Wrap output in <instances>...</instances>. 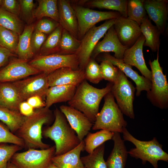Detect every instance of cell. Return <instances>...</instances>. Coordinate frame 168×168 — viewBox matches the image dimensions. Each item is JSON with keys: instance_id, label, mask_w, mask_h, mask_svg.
<instances>
[{"instance_id": "cell-46", "label": "cell", "mask_w": 168, "mask_h": 168, "mask_svg": "<svg viewBox=\"0 0 168 168\" xmlns=\"http://www.w3.org/2000/svg\"><path fill=\"white\" fill-rule=\"evenodd\" d=\"M14 55L10 50L0 46V68L8 62L10 57Z\"/></svg>"}, {"instance_id": "cell-2", "label": "cell", "mask_w": 168, "mask_h": 168, "mask_svg": "<svg viewBox=\"0 0 168 168\" xmlns=\"http://www.w3.org/2000/svg\"><path fill=\"white\" fill-rule=\"evenodd\" d=\"M113 84L110 82L105 87L99 89L91 85L85 80L77 87L68 105L83 113L93 124L99 112L101 101L111 91Z\"/></svg>"}, {"instance_id": "cell-22", "label": "cell", "mask_w": 168, "mask_h": 168, "mask_svg": "<svg viewBox=\"0 0 168 168\" xmlns=\"http://www.w3.org/2000/svg\"><path fill=\"white\" fill-rule=\"evenodd\" d=\"M112 139L114 145L106 163L107 168H125L128 152L120 133H114Z\"/></svg>"}, {"instance_id": "cell-20", "label": "cell", "mask_w": 168, "mask_h": 168, "mask_svg": "<svg viewBox=\"0 0 168 168\" xmlns=\"http://www.w3.org/2000/svg\"><path fill=\"white\" fill-rule=\"evenodd\" d=\"M167 0H143L144 6L148 17L163 34L168 19Z\"/></svg>"}, {"instance_id": "cell-41", "label": "cell", "mask_w": 168, "mask_h": 168, "mask_svg": "<svg viewBox=\"0 0 168 168\" xmlns=\"http://www.w3.org/2000/svg\"><path fill=\"white\" fill-rule=\"evenodd\" d=\"M13 144L24 148V143L22 139L12 133L7 127L0 123V143Z\"/></svg>"}, {"instance_id": "cell-47", "label": "cell", "mask_w": 168, "mask_h": 168, "mask_svg": "<svg viewBox=\"0 0 168 168\" xmlns=\"http://www.w3.org/2000/svg\"><path fill=\"white\" fill-rule=\"evenodd\" d=\"M26 101L34 109H40L45 107V103L42 100V97L35 96L28 98Z\"/></svg>"}, {"instance_id": "cell-26", "label": "cell", "mask_w": 168, "mask_h": 168, "mask_svg": "<svg viewBox=\"0 0 168 168\" xmlns=\"http://www.w3.org/2000/svg\"><path fill=\"white\" fill-rule=\"evenodd\" d=\"M140 27L145 38L144 46L148 47L153 52L156 51L159 49L160 44L161 33L160 30L152 23L147 16L143 20Z\"/></svg>"}, {"instance_id": "cell-11", "label": "cell", "mask_w": 168, "mask_h": 168, "mask_svg": "<svg viewBox=\"0 0 168 168\" xmlns=\"http://www.w3.org/2000/svg\"><path fill=\"white\" fill-rule=\"evenodd\" d=\"M29 63L47 75L56 70L63 67L79 69V63L76 54L63 55L54 54L39 55L32 59Z\"/></svg>"}, {"instance_id": "cell-4", "label": "cell", "mask_w": 168, "mask_h": 168, "mask_svg": "<svg viewBox=\"0 0 168 168\" xmlns=\"http://www.w3.org/2000/svg\"><path fill=\"white\" fill-rule=\"evenodd\" d=\"M122 133L123 140L132 142L135 146L128 152V154L136 159H141L143 164L147 161L154 168H158L159 161L168 162V154L163 151L162 145L156 137L149 141H141L134 137L126 128L124 129Z\"/></svg>"}, {"instance_id": "cell-27", "label": "cell", "mask_w": 168, "mask_h": 168, "mask_svg": "<svg viewBox=\"0 0 168 168\" xmlns=\"http://www.w3.org/2000/svg\"><path fill=\"white\" fill-rule=\"evenodd\" d=\"M35 27L34 24L25 26L22 33L19 35L16 54L20 59L27 61L34 55L31 48V38Z\"/></svg>"}, {"instance_id": "cell-50", "label": "cell", "mask_w": 168, "mask_h": 168, "mask_svg": "<svg viewBox=\"0 0 168 168\" xmlns=\"http://www.w3.org/2000/svg\"><path fill=\"white\" fill-rule=\"evenodd\" d=\"M48 168H58L57 166L52 162L49 166Z\"/></svg>"}, {"instance_id": "cell-34", "label": "cell", "mask_w": 168, "mask_h": 168, "mask_svg": "<svg viewBox=\"0 0 168 168\" xmlns=\"http://www.w3.org/2000/svg\"><path fill=\"white\" fill-rule=\"evenodd\" d=\"M0 26L14 31L19 35L24 27L23 22L18 17L0 8Z\"/></svg>"}, {"instance_id": "cell-30", "label": "cell", "mask_w": 168, "mask_h": 168, "mask_svg": "<svg viewBox=\"0 0 168 168\" xmlns=\"http://www.w3.org/2000/svg\"><path fill=\"white\" fill-rule=\"evenodd\" d=\"M25 116L19 111L0 106V120L5 124L10 131L16 133L22 125Z\"/></svg>"}, {"instance_id": "cell-31", "label": "cell", "mask_w": 168, "mask_h": 168, "mask_svg": "<svg viewBox=\"0 0 168 168\" xmlns=\"http://www.w3.org/2000/svg\"><path fill=\"white\" fill-rule=\"evenodd\" d=\"M114 133L105 130H101L93 133L89 132L83 140L84 150L88 154L91 153L106 141L111 139Z\"/></svg>"}, {"instance_id": "cell-44", "label": "cell", "mask_w": 168, "mask_h": 168, "mask_svg": "<svg viewBox=\"0 0 168 168\" xmlns=\"http://www.w3.org/2000/svg\"><path fill=\"white\" fill-rule=\"evenodd\" d=\"M20 5V13L25 20H29L33 18L35 4L33 0H19Z\"/></svg>"}, {"instance_id": "cell-33", "label": "cell", "mask_w": 168, "mask_h": 168, "mask_svg": "<svg viewBox=\"0 0 168 168\" xmlns=\"http://www.w3.org/2000/svg\"><path fill=\"white\" fill-rule=\"evenodd\" d=\"M63 28L59 25L46 38L40 50V55L58 54Z\"/></svg>"}, {"instance_id": "cell-29", "label": "cell", "mask_w": 168, "mask_h": 168, "mask_svg": "<svg viewBox=\"0 0 168 168\" xmlns=\"http://www.w3.org/2000/svg\"><path fill=\"white\" fill-rule=\"evenodd\" d=\"M127 0H85L83 5L89 7L112 10L127 17Z\"/></svg>"}, {"instance_id": "cell-28", "label": "cell", "mask_w": 168, "mask_h": 168, "mask_svg": "<svg viewBox=\"0 0 168 168\" xmlns=\"http://www.w3.org/2000/svg\"><path fill=\"white\" fill-rule=\"evenodd\" d=\"M38 6L34 10L33 18L41 19L48 17L58 22L59 14L57 0H38Z\"/></svg>"}, {"instance_id": "cell-48", "label": "cell", "mask_w": 168, "mask_h": 168, "mask_svg": "<svg viewBox=\"0 0 168 168\" xmlns=\"http://www.w3.org/2000/svg\"><path fill=\"white\" fill-rule=\"evenodd\" d=\"M19 111L21 114L25 116H28L32 115L34 111V108L26 101H23L20 104Z\"/></svg>"}, {"instance_id": "cell-19", "label": "cell", "mask_w": 168, "mask_h": 168, "mask_svg": "<svg viewBox=\"0 0 168 168\" xmlns=\"http://www.w3.org/2000/svg\"><path fill=\"white\" fill-rule=\"evenodd\" d=\"M49 86L63 85L78 86L85 80L84 70L74 69L63 67L56 70L47 75Z\"/></svg>"}, {"instance_id": "cell-10", "label": "cell", "mask_w": 168, "mask_h": 168, "mask_svg": "<svg viewBox=\"0 0 168 168\" xmlns=\"http://www.w3.org/2000/svg\"><path fill=\"white\" fill-rule=\"evenodd\" d=\"M72 6L77 17L78 39L81 40L86 33L97 23L103 21L116 19L121 16L115 11H100L85 7L82 5Z\"/></svg>"}, {"instance_id": "cell-18", "label": "cell", "mask_w": 168, "mask_h": 168, "mask_svg": "<svg viewBox=\"0 0 168 168\" xmlns=\"http://www.w3.org/2000/svg\"><path fill=\"white\" fill-rule=\"evenodd\" d=\"M98 56L102 59L110 61L126 76L135 82L136 85L137 96H139L143 91H145L147 92L149 91L152 86L151 81L143 76L140 75L137 72L133 70L131 66L124 63L122 59H117L108 53L100 54Z\"/></svg>"}, {"instance_id": "cell-14", "label": "cell", "mask_w": 168, "mask_h": 168, "mask_svg": "<svg viewBox=\"0 0 168 168\" xmlns=\"http://www.w3.org/2000/svg\"><path fill=\"white\" fill-rule=\"evenodd\" d=\"M113 26L120 42L127 49L133 45L142 35L140 26L127 17L121 16L116 18Z\"/></svg>"}, {"instance_id": "cell-40", "label": "cell", "mask_w": 168, "mask_h": 168, "mask_svg": "<svg viewBox=\"0 0 168 168\" xmlns=\"http://www.w3.org/2000/svg\"><path fill=\"white\" fill-rule=\"evenodd\" d=\"M100 66L103 79L114 83L117 80L119 69L106 59H102Z\"/></svg>"}, {"instance_id": "cell-32", "label": "cell", "mask_w": 168, "mask_h": 168, "mask_svg": "<svg viewBox=\"0 0 168 168\" xmlns=\"http://www.w3.org/2000/svg\"><path fill=\"white\" fill-rule=\"evenodd\" d=\"M105 147L104 143L91 153L81 157V161L86 168H107L104 157Z\"/></svg>"}, {"instance_id": "cell-23", "label": "cell", "mask_w": 168, "mask_h": 168, "mask_svg": "<svg viewBox=\"0 0 168 168\" xmlns=\"http://www.w3.org/2000/svg\"><path fill=\"white\" fill-rule=\"evenodd\" d=\"M85 143L82 140L75 148L62 155L54 156L52 163L58 168H86L81 159V152L84 150Z\"/></svg>"}, {"instance_id": "cell-5", "label": "cell", "mask_w": 168, "mask_h": 168, "mask_svg": "<svg viewBox=\"0 0 168 168\" xmlns=\"http://www.w3.org/2000/svg\"><path fill=\"white\" fill-rule=\"evenodd\" d=\"M104 98V105L97 114L91 129L93 130H105L113 133H122L127 125L123 114L115 102L111 91Z\"/></svg>"}, {"instance_id": "cell-3", "label": "cell", "mask_w": 168, "mask_h": 168, "mask_svg": "<svg viewBox=\"0 0 168 168\" xmlns=\"http://www.w3.org/2000/svg\"><path fill=\"white\" fill-rule=\"evenodd\" d=\"M54 114V120L53 124L42 130V135L54 141L55 146L54 156H57L73 149L82 141L78 138L59 109L56 108Z\"/></svg>"}, {"instance_id": "cell-6", "label": "cell", "mask_w": 168, "mask_h": 168, "mask_svg": "<svg viewBox=\"0 0 168 168\" xmlns=\"http://www.w3.org/2000/svg\"><path fill=\"white\" fill-rule=\"evenodd\" d=\"M159 49L157 50L156 58L149 61L152 73V86L147 96L154 106L164 109L168 107V83L159 61Z\"/></svg>"}, {"instance_id": "cell-38", "label": "cell", "mask_w": 168, "mask_h": 168, "mask_svg": "<svg viewBox=\"0 0 168 168\" xmlns=\"http://www.w3.org/2000/svg\"><path fill=\"white\" fill-rule=\"evenodd\" d=\"M85 80L91 83L97 84L103 79L100 65L91 58L84 69Z\"/></svg>"}, {"instance_id": "cell-24", "label": "cell", "mask_w": 168, "mask_h": 168, "mask_svg": "<svg viewBox=\"0 0 168 168\" xmlns=\"http://www.w3.org/2000/svg\"><path fill=\"white\" fill-rule=\"evenodd\" d=\"M76 88V86L72 85L49 87L45 96V107L49 108L55 103L69 101L73 96Z\"/></svg>"}, {"instance_id": "cell-13", "label": "cell", "mask_w": 168, "mask_h": 168, "mask_svg": "<svg viewBox=\"0 0 168 168\" xmlns=\"http://www.w3.org/2000/svg\"><path fill=\"white\" fill-rule=\"evenodd\" d=\"M40 73L27 61L19 58L13 59L0 70V82H13Z\"/></svg>"}, {"instance_id": "cell-45", "label": "cell", "mask_w": 168, "mask_h": 168, "mask_svg": "<svg viewBox=\"0 0 168 168\" xmlns=\"http://www.w3.org/2000/svg\"><path fill=\"white\" fill-rule=\"evenodd\" d=\"M1 8L17 16L20 13L19 0H2Z\"/></svg>"}, {"instance_id": "cell-9", "label": "cell", "mask_w": 168, "mask_h": 168, "mask_svg": "<svg viewBox=\"0 0 168 168\" xmlns=\"http://www.w3.org/2000/svg\"><path fill=\"white\" fill-rule=\"evenodd\" d=\"M135 89L119 70L117 80L113 84L111 92L123 114L131 119L135 118L133 101Z\"/></svg>"}, {"instance_id": "cell-15", "label": "cell", "mask_w": 168, "mask_h": 168, "mask_svg": "<svg viewBox=\"0 0 168 168\" xmlns=\"http://www.w3.org/2000/svg\"><path fill=\"white\" fill-rule=\"evenodd\" d=\"M59 110L81 141L92 128L93 124L83 113L69 106L61 105Z\"/></svg>"}, {"instance_id": "cell-17", "label": "cell", "mask_w": 168, "mask_h": 168, "mask_svg": "<svg viewBox=\"0 0 168 168\" xmlns=\"http://www.w3.org/2000/svg\"><path fill=\"white\" fill-rule=\"evenodd\" d=\"M126 49L120 42L113 25L107 31L103 39L97 43L91 58L95 59L102 53L113 52L114 53V57L122 59Z\"/></svg>"}, {"instance_id": "cell-42", "label": "cell", "mask_w": 168, "mask_h": 168, "mask_svg": "<svg viewBox=\"0 0 168 168\" xmlns=\"http://www.w3.org/2000/svg\"><path fill=\"white\" fill-rule=\"evenodd\" d=\"M59 25L58 22L52 19L43 18L35 26L34 30L46 35L50 34Z\"/></svg>"}, {"instance_id": "cell-37", "label": "cell", "mask_w": 168, "mask_h": 168, "mask_svg": "<svg viewBox=\"0 0 168 168\" xmlns=\"http://www.w3.org/2000/svg\"><path fill=\"white\" fill-rule=\"evenodd\" d=\"M19 35L14 31L0 26V46L16 53Z\"/></svg>"}, {"instance_id": "cell-36", "label": "cell", "mask_w": 168, "mask_h": 168, "mask_svg": "<svg viewBox=\"0 0 168 168\" xmlns=\"http://www.w3.org/2000/svg\"><path fill=\"white\" fill-rule=\"evenodd\" d=\"M127 11V18L136 22L139 26L147 16L143 0H128Z\"/></svg>"}, {"instance_id": "cell-8", "label": "cell", "mask_w": 168, "mask_h": 168, "mask_svg": "<svg viewBox=\"0 0 168 168\" xmlns=\"http://www.w3.org/2000/svg\"><path fill=\"white\" fill-rule=\"evenodd\" d=\"M55 152V145L44 149H29L16 153L10 161L17 168H48Z\"/></svg>"}, {"instance_id": "cell-51", "label": "cell", "mask_w": 168, "mask_h": 168, "mask_svg": "<svg viewBox=\"0 0 168 168\" xmlns=\"http://www.w3.org/2000/svg\"><path fill=\"white\" fill-rule=\"evenodd\" d=\"M2 1V0H0V8H1Z\"/></svg>"}, {"instance_id": "cell-21", "label": "cell", "mask_w": 168, "mask_h": 168, "mask_svg": "<svg viewBox=\"0 0 168 168\" xmlns=\"http://www.w3.org/2000/svg\"><path fill=\"white\" fill-rule=\"evenodd\" d=\"M59 25L78 39V25L77 16L71 2L68 0H58Z\"/></svg>"}, {"instance_id": "cell-1", "label": "cell", "mask_w": 168, "mask_h": 168, "mask_svg": "<svg viewBox=\"0 0 168 168\" xmlns=\"http://www.w3.org/2000/svg\"><path fill=\"white\" fill-rule=\"evenodd\" d=\"M54 119L49 108L45 107L34 110L31 115L25 116L24 122L15 134L23 141L24 148L27 149H44L49 145L42 141V128L44 124H50Z\"/></svg>"}, {"instance_id": "cell-49", "label": "cell", "mask_w": 168, "mask_h": 168, "mask_svg": "<svg viewBox=\"0 0 168 168\" xmlns=\"http://www.w3.org/2000/svg\"><path fill=\"white\" fill-rule=\"evenodd\" d=\"M7 168H17V167L11 162L10 161L8 162Z\"/></svg>"}, {"instance_id": "cell-25", "label": "cell", "mask_w": 168, "mask_h": 168, "mask_svg": "<svg viewBox=\"0 0 168 168\" xmlns=\"http://www.w3.org/2000/svg\"><path fill=\"white\" fill-rule=\"evenodd\" d=\"M22 101L12 83L0 82V106L19 111V105Z\"/></svg>"}, {"instance_id": "cell-16", "label": "cell", "mask_w": 168, "mask_h": 168, "mask_svg": "<svg viewBox=\"0 0 168 168\" xmlns=\"http://www.w3.org/2000/svg\"><path fill=\"white\" fill-rule=\"evenodd\" d=\"M144 42L145 38L142 34L133 45L126 49L122 60L124 63L136 67L143 76L151 81V72L147 67L143 55Z\"/></svg>"}, {"instance_id": "cell-7", "label": "cell", "mask_w": 168, "mask_h": 168, "mask_svg": "<svg viewBox=\"0 0 168 168\" xmlns=\"http://www.w3.org/2000/svg\"><path fill=\"white\" fill-rule=\"evenodd\" d=\"M115 20H106L99 26H94L81 40L80 47L75 54L79 61V69H85L96 46L108 30L114 25Z\"/></svg>"}, {"instance_id": "cell-35", "label": "cell", "mask_w": 168, "mask_h": 168, "mask_svg": "<svg viewBox=\"0 0 168 168\" xmlns=\"http://www.w3.org/2000/svg\"><path fill=\"white\" fill-rule=\"evenodd\" d=\"M78 40L63 29L58 54L69 55L76 53L81 44Z\"/></svg>"}, {"instance_id": "cell-39", "label": "cell", "mask_w": 168, "mask_h": 168, "mask_svg": "<svg viewBox=\"0 0 168 168\" xmlns=\"http://www.w3.org/2000/svg\"><path fill=\"white\" fill-rule=\"evenodd\" d=\"M22 147L13 144L0 143V168H7L8 163L16 153Z\"/></svg>"}, {"instance_id": "cell-43", "label": "cell", "mask_w": 168, "mask_h": 168, "mask_svg": "<svg viewBox=\"0 0 168 168\" xmlns=\"http://www.w3.org/2000/svg\"><path fill=\"white\" fill-rule=\"evenodd\" d=\"M46 39V34L35 30L34 31L31 38V46L34 54L40 50Z\"/></svg>"}, {"instance_id": "cell-12", "label": "cell", "mask_w": 168, "mask_h": 168, "mask_svg": "<svg viewBox=\"0 0 168 168\" xmlns=\"http://www.w3.org/2000/svg\"><path fill=\"white\" fill-rule=\"evenodd\" d=\"M47 75L41 72L38 75L12 82L23 101L35 96H45L49 87Z\"/></svg>"}]
</instances>
